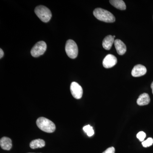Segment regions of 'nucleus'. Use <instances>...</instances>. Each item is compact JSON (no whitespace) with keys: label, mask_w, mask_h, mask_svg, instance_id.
Wrapping results in <instances>:
<instances>
[{"label":"nucleus","mask_w":153,"mask_h":153,"mask_svg":"<svg viewBox=\"0 0 153 153\" xmlns=\"http://www.w3.org/2000/svg\"><path fill=\"white\" fill-rule=\"evenodd\" d=\"M94 16L100 21L106 23H113L115 21L114 16L111 12L104 9L98 8L93 12Z\"/></svg>","instance_id":"f257e3e1"},{"label":"nucleus","mask_w":153,"mask_h":153,"mask_svg":"<svg viewBox=\"0 0 153 153\" xmlns=\"http://www.w3.org/2000/svg\"><path fill=\"white\" fill-rule=\"evenodd\" d=\"M36 124L38 128L43 131L47 133H52L55 131L56 126L52 121L47 118L41 117L38 118L36 121Z\"/></svg>","instance_id":"f03ea898"},{"label":"nucleus","mask_w":153,"mask_h":153,"mask_svg":"<svg viewBox=\"0 0 153 153\" xmlns=\"http://www.w3.org/2000/svg\"><path fill=\"white\" fill-rule=\"evenodd\" d=\"M35 13L39 19L45 23L49 22L52 18L51 11L45 6L40 5L36 7Z\"/></svg>","instance_id":"7ed1b4c3"},{"label":"nucleus","mask_w":153,"mask_h":153,"mask_svg":"<svg viewBox=\"0 0 153 153\" xmlns=\"http://www.w3.org/2000/svg\"><path fill=\"white\" fill-rule=\"evenodd\" d=\"M65 50L68 57L74 59L78 55V49L77 45L73 40H68L66 42Z\"/></svg>","instance_id":"20e7f679"},{"label":"nucleus","mask_w":153,"mask_h":153,"mask_svg":"<svg viewBox=\"0 0 153 153\" xmlns=\"http://www.w3.org/2000/svg\"><path fill=\"white\" fill-rule=\"evenodd\" d=\"M47 44L44 41L36 43L31 50V54L33 57H38L43 55L47 49Z\"/></svg>","instance_id":"39448f33"},{"label":"nucleus","mask_w":153,"mask_h":153,"mask_svg":"<svg viewBox=\"0 0 153 153\" xmlns=\"http://www.w3.org/2000/svg\"><path fill=\"white\" fill-rule=\"evenodd\" d=\"M70 91L71 94L74 98L79 99L82 97L83 90L81 86L77 82H73L71 83Z\"/></svg>","instance_id":"423d86ee"},{"label":"nucleus","mask_w":153,"mask_h":153,"mask_svg":"<svg viewBox=\"0 0 153 153\" xmlns=\"http://www.w3.org/2000/svg\"><path fill=\"white\" fill-rule=\"evenodd\" d=\"M117 57L111 54L107 55L102 61V65L104 68H111L114 66L117 63Z\"/></svg>","instance_id":"0eeeda50"},{"label":"nucleus","mask_w":153,"mask_h":153,"mask_svg":"<svg viewBox=\"0 0 153 153\" xmlns=\"http://www.w3.org/2000/svg\"><path fill=\"white\" fill-rule=\"evenodd\" d=\"M147 69L145 66L138 64L134 66L131 71V75L134 77L143 76L146 73Z\"/></svg>","instance_id":"6e6552de"},{"label":"nucleus","mask_w":153,"mask_h":153,"mask_svg":"<svg viewBox=\"0 0 153 153\" xmlns=\"http://www.w3.org/2000/svg\"><path fill=\"white\" fill-rule=\"evenodd\" d=\"M114 46L117 53L119 55H123L126 52V47L125 44L120 39L115 40Z\"/></svg>","instance_id":"1a4fd4ad"},{"label":"nucleus","mask_w":153,"mask_h":153,"mask_svg":"<svg viewBox=\"0 0 153 153\" xmlns=\"http://www.w3.org/2000/svg\"><path fill=\"white\" fill-rule=\"evenodd\" d=\"M114 41V38L113 36L111 35L107 36L102 41V47L105 50H110L111 49Z\"/></svg>","instance_id":"9d476101"},{"label":"nucleus","mask_w":153,"mask_h":153,"mask_svg":"<svg viewBox=\"0 0 153 153\" xmlns=\"http://www.w3.org/2000/svg\"><path fill=\"white\" fill-rule=\"evenodd\" d=\"M0 145L3 149L10 150L12 147V140L7 137H3L0 140Z\"/></svg>","instance_id":"9b49d317"},{"label":"nucleus","mask_w":153,"mask_h":153,"mask_svg":"<svg viewBox=\"0 0 153 153\" xmlns=\"http://www.w3.org/2000/svg\"><path fill=\"white\" fill-rule=\"evenodd\" d=\"M150 102L149 96L147 93H143L139 97L137 100V104L140 106L147 105L149 104Z\"/></svg>","instance_id":"f8f14e48"},{"label":"nucleus","mask_w":153,"mask_h":153,"mask_svg":"<svg viewBox=\"0 0 153 153\" xmlns=\"http://www.w3.org/2000/svg\"><path fill=\"white\" fill-rule=\"evenodd\" d=\"M30 146V147L32 149L42 148L45 146V142L44 140L38 139L31 141Z\"/></svg>","instance_id":"ddd939ff"},{"label":"nucleus","mask_w":153,"mask_h":153,"mask_svg":"<svg viewBox=\"0 0 153 153\" xmlns=\"http://www.w3.org/2000/svg\"><path fill=\"white\" fill-rule=\"evenodd\" d=\"M109 2L113 6L119 10H123L126 8L125 3L123 0H111Z\"/></svg>","instance_id":"4468645a"},{"label":"nucleus","mask_w":153,"mask_h":153,"mask_svg":"<svg viewBox=\"0 0 153 153\" xmlns=\"http://www.w3.org/2000/svg\"><path fill=\"white\" fill-rule=\"evenodd\" d=\"M83 130L88 137H91L94 134L93 128L90 125L85 126L83 128Z\"/></svg>","instance_id":"2eb2a0df"},{"label":"nucleus","mask_w":153,"mask_h":153,"mask_svg":"<svg viewBox=\"0 0 153 153\" xmlns=\"http://www.w3.org/2000/svg\"><path fill=\"white\" fill-rule=\"evenodd\" d=\"M143 146L144 147L147 148L151 146L153 144V139L152 138H148L146 140L143 141L142 143Z\"/></svg>","instance_id":"dca6fc26"},{"label":"nucleus","mask_w":153,"mask_h":153,"mask_svg":"<svg viewBox=\"0 0 153 153\" xmlns=\"http://www.w3.org/2000/svg\"><path fill=\"white\" fill-rule=\"evenodd\" d=\"M137 137L140 141L143 142L144 141L145 138L146 137V134L144 132L140 131L137 135Z\"/></svg>","instance_id":"f3484780"},{"label":"nucleus","mask_w":153,"mask_h":153,"mask_svg":"<svg viewBox=\"0 0 153 153\" xmlns=\"http://www.w3.org/2000/svg\"><path fill=\"white\" fill-rule=\"evenodd\" d=\"M102 153H115L114 148L113 147H111L108 148Z\"/></svg>","instance_id":"a211bd4d"},{"label":"nucleus","mask_w":153,"mask_h":153,"mask_svg":"<svg viewBox=\"0 0 153 153\" xmlns=\"http://www.w3.org/2000/svg\"><path fill=\"white\" fill-rule=\"evenodd\" d=\"M4 55V52H3L2 49H0V58H1L3 57Z\"/></svg>","instance_id":"6ab92c4d"},{"label":"nucleus","mask_w":153,"mask_h":153,"mask_svg":"<svg viewBox=\"0 0 153 153\" xmlns=\"http://www.w3.org/2000/svg\"><path fill=\"white\" fill-rule=\"evenodd\" d=\"M151 88H152V93L153 94V82H152V84H151Z\"/></svg>","instance_id":"aec40b11"},{"label":"nucleus","mask_w":153,"mask_h":153,"mask_svg":"<svg viewBox=\"0 0 153 153\" xmlns=\"http://www.w3.org/2000/svg\"><path fill=\"white\" fill-rule=\"evenodd\" d=\"M113 36L114 38H115V36Z\"/></svg>","instance_id":"412c9836"},{"label":"nucleus","mask_w":153,"mask_h":153,"mask_svg":"<svg viewBox=\"0 0 153 153\" xmlns=\"http://www.w3.org/2000/svg\"></svg>","instance_id":"4be33fe9"}]
</instances>
